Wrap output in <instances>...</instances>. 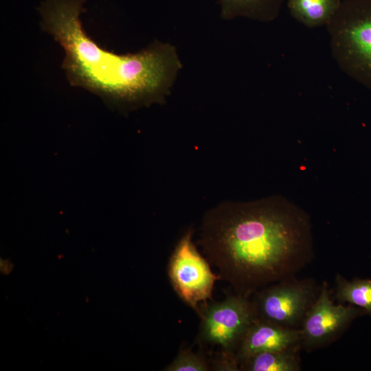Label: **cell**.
<instances>
[{"label": "cell", "mask_w": 371, "mask_h": 371, "mask_svg": "<svg viewBox=\"0 0 371 371\" xmlns=\"http://www.w3.org/2000/svg\"><path fill=\"white\" fill-rule=\"evenodd\" d=\"M199 244L221 280L248 297L307 261L311 226L304 212L279 196L227 202L205 214Z\"/></svg>", "instance_id": "cell-1"}, {"label": "cell", "mask_w": 371, "mask_h": 371, "mask_svg": "<svg viewBox=\"0 0 371 371\" xmlns=\"http://www.w3.org/2000/svg\"><path fill=\"white\" fill-rule=\"evenodd\" d=\"M86 0H44L37 10L41 27L65 52L62 67L69 84L111 105L161 101L179 68L173 47L155 42L137 53L117 54L99 46L85 31Z\"/></svg>", "instance_id": "cell-2"}, {"label": "cell", "mask_w": 371, "mask_h": 371, "mask_svg": "<svg viewBox=\"0 0 371 371\" xmlns=\"http://www.w3.org/2000/svg\"><path fill=\"white\" fill-rule=\"evenodd\" d=\"M333 59L371 89V0H346L326 25Z\"/></svg>", "instance_id": "cell-3"}, {"label": "cell", "mask_w": 371, "mask_h": 371, "mask_svg": "<svg viewBox=\"0 0 371 371\" xmlns=\"http://www.w3.org/2000/svg\"><path fill=\"white\" fill-rule=\"evenodd\" d=\"M201 324L196 341L202 346L218 347V351L236 355L247 329L256 318L252 302L247 297L230 294L222 301L201 308Z\"/></svg>", "instance_id": "cell-4"}, {"label": "cell", "mask_w": 371, "mask_h": 371, "mask_svg": "<svg viewBox=\"0 0 371 371\" xmlns=\"http://www.w3.org/2000/svg\"><path fill=\"white\" fill-rule=\"evenodd\" d=\"M193 230L188 229L176 245L168 265V275L178 297L194 310L212 299L214 286L221 276L214 273L207 260L192 241Z\"/></svg>", "instance_id": "cell-5"}, {"label": "cell", "mask_w": 371, "mask_h": 371, "mask_svg": "<svg viewBox=\"0 0 371 371\" xmlns=\"http://www.w3.org/2000/svg\"><path fill=\"white\" fill-rule=\"evenodd\" d=\"M313 296L311 284L286 281L257 291L252 303L256 319L291 328L304 319Z\"/></svg>", "instance_id": "cell-6"}, {"label": "cell", "mask_w": 371, "mask_h": 371, "mask_svg": "<svg viewBox=\"0 0 371 371\" xmlns=\"http://www.w3.org/2000/svg\"><path fill=\"white\" fill-rule=\"evenodd\" d=\"M364 313L363 309L354 305L334 304L324 282L317 300L303 319L301 339L306 347L323 345L333 339L354 319Z\"/></svg>", "instance_id": "cell-7"}, {"label": "cell", "mask_w": 371, "mask_h": 371, "mask_svg": "<svg viewBox=\"0 0 371 371\" xmlns=\"http://www.w3.org/2000/svg\"><path fill=\"white\" fill-rule=\"evenodd\" d=\"M300 339V330L256 318L237 348L236 357L240 364L258 352L295 348Z\"/></svg>", "instance_id": "cell-8"}, {"label": "cell", "mask_w": 371, "mask_h": 371, "mask_svg": "<svg viewBox=\"0 0 371 371\" xmlns=\"http://www.w3.org/2000/svg\"><path fill=\"white\" fill-rule=\"evenodd\" d=\"M340 0H288L291 16L305 26L326 25L338 10Z\"/></svg>", "instance_id": "cell-9"}, {"label": "cell", "mask_w": 371, "mask_h": 371, "mask_svg": "<svg viewBox=\"0 0 371 371\" xmlns=\"http://www.w3.org/2000/svg\"><path fill=\"white\" fill-rule=\"evenodd\" d=\"M284 0H221L225 19L245 16L260 21L274 20Z\"/></svg>", "instance_id": "cell-10"}, {"label": "cell", "mask_w": 371, "mask_h": 371, "mask_svg": "<svg viewBox=\"0 0 371 371\" xmlns=\"http://www.w3.org/2000/svg\"><path fill=\"white\" fill-rule=\"evenodd\" d=\"M300 370V363L294 348L284 350L258 352L244 359L239 364V370L245 371H298Z\"/></svg>", "instance_id": "cell-11"}, {"label": "cell", "mask_w": 371, "mask_h": 371, "mask_svg": "<svg viewBox=\"0 0 371 371\" xmlns=\"http://www.w3.org/2000/svg\"><path fill=\"white\" fill-rule=\"evenodd\" d=\"M336 297L341 302H348L371 315V279L348 281L341 276L336 277Z\"/></svg>", "instance_id": "cell-12"}, {"label": "cell", "mask_w": 371, "mask_h": 371, "mask_svg": "<svg viewBox=\"0 0 371 371\" xmlns=\"http://www.w3.org/2000/svg\"><path fill=\"white\" fill-rule=\"evenodd\" d=\"M164 371H208L211 370L210 360L190 348H181L174 360Z\"/></svg>", "instance_id": "cell-13"}]
</instances>
